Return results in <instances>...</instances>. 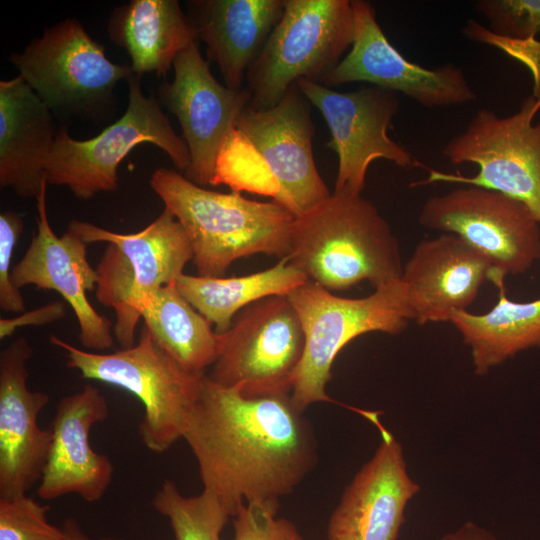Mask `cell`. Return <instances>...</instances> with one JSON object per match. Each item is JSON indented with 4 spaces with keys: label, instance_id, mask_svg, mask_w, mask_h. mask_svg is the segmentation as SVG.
Instances as JSON below:
<instances>
[{
    "label": "cell",
    "instance_id": "27",
    "mask_svg": "<svg viewBox=\"0 0 540 540\" xmlns=\"http://www.w3.org/2000/svg\"><path fill=\"white\" fill-rule=\"evenodd\" d=\"M144 326L156 343L185 370L205 374L218 353V334L172 283L160 288L144 305Z\"/></svg>",
    "mask_w": 540,
    "mask_h": 540
},
{
    "label": "cell",
    "instance_id": "7",
    "mask_svg": "<svg viewBox=\"0 0 540 540\" xmlns=\"http://www.w3.org/2000/svg\"><path fill=\"white\" fill-rule=\"evenodd\" d=\"M351 0H285L246 76L250 107L269 109L301 79L322 84L354 40Z\"/></svg>",
    "mask_w": 540,
    "mask_h": 540
},
{
    "label": "cell",
    "instance_id": "8",
    "mask_svg": "<svg viewBox=\"0 0 540 540\" xmlns=\"http://www.w3.org/2000/svg\"><path fill=\"white\" fill-rule=\"evenodd\" d=\"M539 111L540 97L533 94L508 116L481 108L442 148L451 164H475L477 173L466 176L426 168L428 177L410 186L446 182L496 191L525 204L540 224V120L534 122Z\"/></svg>",
    "mask_w": 540,
    "mask_h": 540
},
{
    "label": "cell",
    "instance_id": "23",
    "mask_svg": "<svg viewBox=\"0 0 540 540\" xmlns=\"http://www.w3.org/2000/svg\"><path fill=\"white\" fill-rule=\"evenodd\" d=\"M53 113L20 76L0 81V185L37 198L56 130Z\"/></svg>",
    "mask_w": 540,
    "mask_h": 540
},
{
    "label": "cell",
    "instance_id": "29",
    "mask_svg": "<svg viewBox=\"0 0 540 540\" xmlns=\"http://www.w3.org/2000/svg\"><path fill=\"white\" fill-rule=\"evenodd\" d=\"M48 510L27 494L0 498V540H64L62 527L48 521Z\"/></svg>",
    "mask_w": 540,
    "mask_h": 540
},
{
    "label": "cell",
    "instance_id": "15",
    "mask_svg": "<svg viewBox=\"0 0 540 540\" xmlns=\"http://www.w3.org/2000/svg\"><path fill=\"white\" fill-rule=\"evenodd\" d=\"M173 69V80L158 87V97L178 119L189 149L190 165L183 175L199 186L213 185L218 158L236 131L239 115L250 105L251 94L219 83L198 42L177 56Z\"/></svg>",
    "mask_w": 540,
    "mask_h": 540
},
{
    "label": "cell",
    "instance_id": "20",
    "mask_svg": "<svg viewBox=\"0 0 540 540\" xmlns=\"http://www.w3.org/2000/svg\"><path fill=\"white\" fill-rule=\"evenodd\" d=\"M108 416L105 396L91 384L58 402L50 425L52 442L37 488L41 499L76 494L93 503L105 495L114 467L106 455L93 450L89 434Z\"/></svg>",
    "mask_w": 540,
    "mask_h": 540
},
{
    "label": "cell",
    "instance_id": "34",
    "mask_svg": "<svg viewBox=\"0 0 540 540\" xmlns=\"http://www.w3.org/2000/svg\"><path fill=\"white\" fill-rule=\"evenodd\" d=\"M66 315L63 302H52L37 309L25 312L12 318L0 319V338L11 336L16 329L25 326H44L64 318Z\"/></svg>",
    "mask_w": 540,
    "mask_h": 540
},
{
    "label": "cell",
    "instance_id": "9",
    "mask_svg": "<svg viewBox=\"0 0 540 540\" xmlns=\"http://www.w3.org/2000/svg\"><path fill=\"white\" fill-rule=\"evenodd\" d=\"M129 102L125 113L97 136L77 140L66 129L57 131L45 165L48 184L67 186L78 199L118 189V167L137 145L151 143L163 150L184 174L190 165L186 142L173 129L159 100L147 97L141 76L128 79Z\"/></svg>",
    "mask_w": 540,
    "mask_h": 540
},
{
    "label": "cell",
    "instance_id": "31",
    "mask_svg": "<svg viewBox=\"0 0 540 540\" xmlns=\"http://www.w3.org/2000/svg\"><path fill=\"white\" fill-rule=\"evenodd\" d=\"M278 508L264 504H245L233 519V540H305L297 527L277 517Z\"/></svg>",
    "mask_w": 540,
    "mask_h": 540
},
{
    "label": "cell",
    "instance_id": "25",
    "mask_svg": "<svg viewBox=\"0 0 540 540\" xmlns=\"http://www.w3.org/2000/svg\"><path fill=\"white\" fill-rule=\"evenodd\" d=\"M492 283L498 288V302L490 311H456L450 320L470 348L477 375L522 351L540 348V298L517 302L507 297L504 279Z\"/></svg>",
    "mask_w": 540,
    "mask_h": 540
},
{
    "label": "cell",
    "instance_id": "13",
    "mask_svg": "<svg viewBox=\"0 0 540 540\" xmlns=\"http://www.w3.org/2000/svg\"><path fill=\"white\" fill-rule=\"evenodd\" d=\"M297 84L321 112L330 130L331 138L326 146L338 157L334 190L361 194L368 168L377 159L391 161L401 168L424 167L406 147L388 135L400 108L394 92L377 86L339 92L307 79Z\"/></svg>",
    "mask_w": 540,
    "mask_h": 540
},
{
    "label": "cell",
    "instance_id": "30",
    "mask_svg": "<svg viewBox=\"0 0 540 540\" xmlns=\"http://www.w3.org/2000/svg\"><path fill=\"white\" fill-rule=\"evenodd\" d=\"M475 8L499 36L528 39L540 33V0H480Z\"/></svg>",
    "mask_w": 540,
    "mask_h": 540
},
{
    "label": "cell",
    "instance_id": "1",
    "mask_svg": "<svg viewBox=\"0 0 540 540\" xmlns=\"http://www.w3.org/2000/svg\"><path fill=\"white\" fill-rule=\"evenodd\" d=\"M204 488L231 516L245 504L279 508L317 460L309 422L290 395L246 397L205 374L183 438Z\"/></svg>",
    "mask_w": 540,
    "mask_h": 540
},
{
    "label": "cell",
    "instance_id": "4",
    "mask_svg": "<svg viewBox=\"0 0 540 540\" xmlns=\"http://www.w3.org/2000/svg\"><path fill=\"white\" fill-rule=\"evenodd\" d=\"M68 230L87 244L107 243L96 269V298L115 313L113 333L121 349L135 344V332L146 302L162 287L175 283L193 251L181 224L164 207L143 230L115 233L73 220Z\"/></svg>",
    "mask_w": 540,
    "mask_h": 540
},
{
    "label": "cell",
    "instance_id": "28",
    "mask_svg": "<svg viewBox=\"0 0 540 540\" xmlns=\"http://www.w3.org/2000/svg\"><path fill=\"white\" fill-rule=\"evenodd\" d=\"M152 505L168 519L175 540H221V531L231 517L210 491L185 496L171 480L163 482Z\"/></svg>",
    "mask_w": 540,
    "mask_h": 540
},
{
    "label": "cell",
    "instance_id": "6",
    "mask_svg": "<svg viewBox=\"0 0 540 540\" xmlns=\"http://www.w3.org/2000/svg\"><path fill=\"white\" fill-rule=\"evenodd\" d=\"M50 343L65 351L67 366L83 378L119 387L141 402L144 416L138 434L148 450L163 453L183 438L206 373L185 370L144 325L137 343L113 353L82 350L56 335L50 336Z\"/></svg>",
    "mask_w": 540,
    "mask_h": 540
},
{
    "label": "cell",
    "instance_id": "26",
    "mask_svg": "<svg viewBox=\"0 0 540 540\" xmlns=\"http://www.w3.org/2000/svg\"><path fill=\"white\" fill-rule=\"evenodd\" d=\"M309 279L287 258L266 270L239 277H203L182 274L175 284L181 295L210 323L225 332L234 316L265 297L286 295Z\"/></svg>",
    "mask_w": 540,
    "mask_h": 540
},
{
    "label": "cell",
    "instance_id": "32",
    "mask_svg": "<svg viewBox=\"0 0 540 540\" xmlns=\"http://www.w3.org/2000/svg\"><path fill=\"white\" fill-rule=\"evenodd\" d=\"M23 231V220L14 211L0 214V308L6 312L25 310L24 298L12 282V256Z\"/></svg>",
    "mask_w": 540,
    "mask_h": 540
},
{
    "label": "cell",
    "instance_id": "10",
    "mask_svg": "<svg viewBox=\"0 0 540 540\" xmlns=\"http://www.w3.org/2000/svg\"><path fill=\"white\" fill-rule=\"evenodd\" d=\"M218 334V353L207 376L246 397L290 395L305 337L287 295L257 300Z\"/></svg>",
    "mask_w": 540,
    "mask_h": 540
},
{
    "label": "cell",
    "instance_id": "21",
    "mask_svg": "<svg viewBox=\"0 0 540 540\" xmlns=\"http://www.w3.org/2000/svg\"><path fill=\"white\" fill-rule=\"evenodd\" d=\"M490 260L455 234L422 240L403 265L413 320L419 325L450 322L467 310L492 271Z\"/></svg>",
    "mask_w": 540,
    "mask_h": 540
},
{
    "label": "cell",
    "instance_id": "5",
    "mask_svg": "<svg viewBox=\"0 0 540 540\" xmlns=\"http://www.w3.org/2000/svg\"><path fill=\"white\" fill-rule=\"evenodd\" d=\"M286 295L300 318L305 337L290 394L301 411L316 402H332L326 385L333 362L346 344L370 332L400 334L413 320L401 279L363 298L337 296L310 280Z\"/></svg>",
    "mask_w": 540,
    "mask_h": 540
},
{
    "label": "cell",
    "instance_id": "17",
    "mask_svg": "<svg viewBox=\"0 0 540 540\" xmlns=\"http://www.w3.org/2000/svg\"><path fill=\"white\" fill-rule=\"evenodd\" d=\"M36 198L37 229L22 259L12 269V282L21 289L34 285L54 290L72 308L79 325V340L88 350L112 348V323L90 304L87 291L96 288L97 272L87 258V244L67 229L57 236L50 226L46 209V185Z\"/></svg>",
    "mask_w": 540,
    "mask_h": 540
},
{
    "label": "cell",
    "instance_id": "35",
    "mask_svg": "<svg viewBox=\"0 0 540 540\" xmlns=\"http://www.w3.org/2000/svg\"><path fill=\"white\" fill-rule=\"evenodd\" d=\"M440 540H496L488 530L469 521L453 532L446 533Z\"/></svg>",
    "mask_w": 540,
    "mask_h": 540
},
{
    "label": "cell",
    "instance_id": "18",
    "mask_svg": "<svg viewBox=\"0 0 540 540\" xmlns=\"http://www.w3.org/2000/svg\"><path fill=\"white\" fill-rule=\"evenodd\" d=\"M32 355L24 337L0 353V498L27 494L40 481L52 442L50 428L38 425L49 396L27 385Z\"/></svg>",
    "mask_w": 540,
    "mask_h": 540
},
{
    "label": "cell",
    "instance_id": "14",
    "mask_svg": "<svg viewBox=\"0 0 540 540\" xmlns=\"http://www.w3.org/2000/svg\"><path fill=\"white\" fill-rule=\"evenodd\" d=\"M310 104L295 83L269 109L247 106L235 124L270 174L274 201L295 217L331 195L313 157Z\"/></svg>",
    "mask_w": 540,
    "mask_h": 540
},
{
    "label": "cell",
    "instance_id": "3",
    "mask_svg": "<svg viewBox=\"0 0 540 540\" xmlns=\"http://www.w3.org/2000/svg\"><path fill=\"white\" fill-rule=\"evenodd\" d=\"M150 186L184 229L199 276L224 277L254 254L288 257L295 216L278 202L209 190L168 168L156 169Z\"/></svg>",
    "mask_w": 540,
    "mask_h": 540
},
{
    "label": "cell",
    "instance_id": "36",
    "mask_svg": "<svg viewBox=\"0 0 540 540\" xmlns=\"http://www.w3.org/2000/svg\"><path fill=\"white\" fill-rule=\"evenodd\" d=\"M61 527L64 531V540H121L114 537L92 539L75 518L65 519Z\"/></svg>",
    "mask_w": 540,
    "mask_h": 540
},
{
    "label": "cell",
    "instance_id": "24",
    "mask_svg": "<svg viewBox=\"0 0 540 540\" xmlns=\"http://www.w3.org/2000/svg\"><path fill=\"white\" fill-rule=\"evenodd\" d=\"M107 33L128 53L138 76H166L177 56L199 39L177 0H131L120 5L109 17Z\"/></svg>",
    "mask_w": 540,
    "mask_h": 540
},
{
    "label": "cell",
    "instance_id": "2",
    "mask_svg": "<svg viewBox=\"0 0 540 540\" xmlns=\"http://www.w3.org/2000/svg\"><path fill=\"white\" fill-rule=\"evenodd\" d=\"M289 263L329 291L368 281L374 289L400 279V245L388 222L361 194L334 190L296 216Z\"/></svg>",
    "mask_w": 540,
    "mask_h": 540
},
{
    "label": "cell",
    "instance_id": "16",
    "mask_svg": "<svg viewBox=\"0 0 540 540\" xmlns=\"http://www.w3.org/2000/svg\"><path fill=\"white\" fill-rule=\"evenodd\" d=\"M351 4L355 22L352 46L323 85L367 82L400 92L427 108L457 106L476 99L462 68L446 64L430 69L408 60L386 37L370 2L351 0Z\"/></svg>",
    "mask_w": 540,
    "mask_h": 540
},
{
    "label": "cell",
    "instance_id": "12",
    "mask_svg": "<svg viewBox=\"0 0 540 540\" xmlns=\"http://www.w3.org/2000/svg\"><path fill=\"white\" fill-rule=\"evenodd\" d=\"M419 223L459 236L484 254L491 274L518 275L540 261V224L522 202L502 193L463 185L427 199Z\"/></svg>",
    "mask_w": 540,
    "mask_h": 540
},
{
    "label": "cell",
    "instance_id": "11",
    "mask_svg": "<svg viewBox=\"0 0 540 540\" xmlns=\"http://www.w3.org/2000/svg\"><path fill=\"white\" fill-rule=\"evenodd\" d=\"M9 61L52 113L68 117L97 114L118 82L133 74L130 65L111 62L104 46L72 18L46 27Z\"/></svg>",
    "mask_w": 540,
    "mask_h": 540
},
{
    "label": "cell",
    "instance_id": "33",
    "mask_svg": "<svg viewBox=\"0 0 540 540\" xmlns=\"http://www.w3.org/2000/svg\"><path fill=\"white\" fill-rule=\"evenodd\" d=\"M463 33L471 40L496 46L524 63L533 75V95L540 97V42L536 38L515 39L499 36L474 19L467 21Z\"/></svg>",
    "mask_w": 540,
    "mask_h": 540
},
{
    "label": "cell",
    "instance_id": "22",
    "mask_svg": "<svg viewBox=\"0 0 540 540\" xmlns=\"http://www.w3.org/2000/svg\"><path fill=\"white\" fill-rule=\"evenodd\" d=\"M188 15L224 85L243 89L249 68L279 22L285 0H191Z\"/></svg>",
    "mask_w": 540,
    "mask_h": 540
},
{
    "label": "cell",
    "instance_id": "19",
    "mask_svg": "<svg viewBox=\"0 0 540 540\" xmlns=\"http://www.w3.org/2000/svg\"><path fill=\"white\" fill-rule=\"evenodd\" d=\"M381 443L333 511L328 540H397L404 511L419 485L409 476L401 444L378 420Z\"/></svg>",
    "mask_w": 540,
    "mask_h": 540
}]
</instances>
